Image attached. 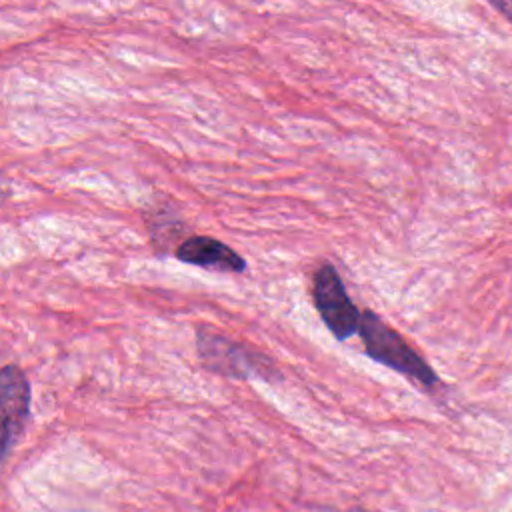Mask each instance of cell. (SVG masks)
<instances>
[{"mask_svg":"<svg viewBox=\"0 0 512 512\" xmlns=\"http://www.w3.org/2000/svg\"><path fill=\"white\" fill-rule=\"evenodd\" d=\"M358 334L366 354L374 362H380L408 376L410 380L418 382L426 390H434L440 384L430 364L404 340L402 334L390 328L376 312L362 310Z\"/></svg>","mask_w":512,"mask_h":512,"instance_id":"1","label":"cell"},{"mask_svg":"<svg viewBox=\"0 0 512 512\" xmlns=\"http://www.w3.org/2000/svg\"><path fill=\"white\" fill-rule=\"evenodd\" d=\"M196 346L204 368L214 374L234 380L262 378L272 382L282 378L274 362L264 352L214 332L212 328H198Z\"/></svg>","mask_w":512,"mask_h":512,"instance_id":"2","label":"cell"},{"mask_svg":"<svg viewBox=\"0 0 512 512\" xmlns=\"http://www.w3.org/2000/svg\"><path fill=\"white\" fill-rule=\"evenodd\" d=\"M312 298L322 322L336 340H348L360 330L362 310L356 308L338 270L330 262H324L314 272Z\"/></svg>","mask_w":512,"mask_h":512,"instance_id":"3","label":"cell"},{"mask_svg":"<svg viewBox=\"0 0 512 512\" xmlns=\"http://www.w3.org/2000/svg\"><path fill=\"white\" fill-rule=\"evenodd\" d=\"M2 382V448L4 454L10 452L14 442L24 430V424L30 416V384L24 372L6 364L0 374Z\"/></svg>","mask_w":512,"mask_h":512,"instance_id":"4","label":"cell"},{"mask_svg":"<svg viewBox=\"0 0 512 512\" xmlns=\"http://www.w3.org/2000/svg\"><path fill=\"white\" fill-rule=\"evenodd\" d=\"M176 258L200 268H214L220 272H242L246 268L244 258L228 244L212 236H190L176 248Z\"/></svg>","mask_w":512,"mask_h":512,"instance_id":"5","label":"cell"},{"mask_svg":"<svg viewBox=\"0 0 512 512\" xmlns=\"http://www.w3.org/2000/svg\"><path fill=\"white\" fill-rule=\"evenodd\" d=\"M492 6L496 8V10H500L510 22H512V0H496V2H492Z\"/></svg>","mask_w":512,"mask_h":512,"instance_id":"6","label":"cell"},{"mask_svg":"<svg viewBox=\"0 0 512 512\" xmlns=\"http://www.w3.org/2000/svg\"><path fill=\"white\" fill-rule=\"evenodd\" d=\"M350 512H366V510H362V508H354V510H350Z\"/></svg>","mask_w":512,"mask_h":512,"instance_id":"7","label":"cell"}]
</instances>
